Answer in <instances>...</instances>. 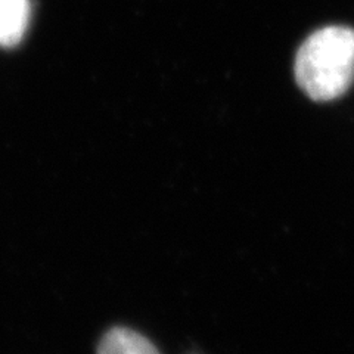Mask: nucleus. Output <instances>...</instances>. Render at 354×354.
I'll use <instances>...</instances> for the list:
<instances>
[{"label":"nucleus","mask_w":354,"mask_h":354,"mask_svg":"<svg viewBox=\"0 0 354 354\" xmlns=\"http://www.w3.org/2000/svg\"><path fill=\"white\" fill-rule=\"evenodd\" d=\"M294 75L316 102L346 95L354 82V30L329 26L312 32L297 50Z\"/></svg>","instance_id":"1"},{"label":"nucleus","mask_w":354,"mask_h":354,"mask_svg":"<svg viewBox=\"0 0 354 354\" xmlns=\"http://www.w3.org/2000/svg\"><path fill=\"white\" fill-rule=\"evenodd\" d=\"M30 0H0V46L14 48L30 26Z\"/></svg>","instance_id":"2"},{"label":"nucleus","mask_w":354,"mask_h":354,"mask_svg":"<svg viewBox=\"0 0 354 354\" xmlns=\"http://www.w3.org/2000/svg\"><path fill=\"white\" fill-rule=\"evenodd\" d=\"M96 354H160V351L139 332L115 326L105 332L99 341Z\"/></svg>","instance_id":"3"}]
</instances>
